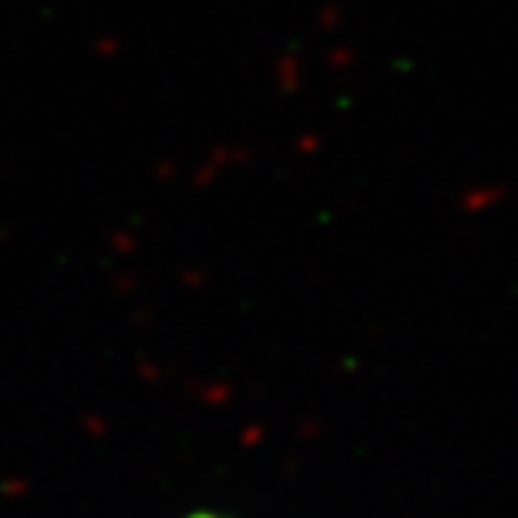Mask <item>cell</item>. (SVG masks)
Instances as JSON below:
<instances>
[{"label":"cell","instance_id":"cell-1","mask_svg":"<svg viewBox=\"0 0 518 518\" xmlns=\"http://www.w3.org/2000/svg\"><path fill=\"white\" fill-rule=\"evenodd\" d=\"M185 518H229V515H219V512H189Z\"/></svg>","mask_w":518,"mask_h":518}]
</instances>
